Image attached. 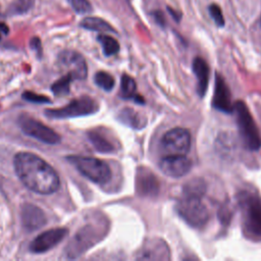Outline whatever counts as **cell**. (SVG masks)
Returning <instances> with one entry per match:
<instances>
[{"label": "cell", "instance_id": "obj_24", "mask_svg": "<svg viewBox=\"0 0 261 261\" xmlns=\"http://www.w3.org/2000/svg\"><path fill=\"white\" fill-rule=\"evenodd\" d=\"M205 191H206L205 181L201 178H193L192 180H190L185 185L182 192L184 194H187V195L203 197Z\"/></svg>", "mask_w": 261, "mask_h": 261}, {"label": "cell", "instance_id": "obj_14", "mask_svg": "<svg viewBox=\"0 0 261 261\" xmlns=\"http://www.w3.org/2000/svg\"><path fill=\"white\" fill-rule=\"evenodd\" d=\"M137 192L142 197H156L159 193V180L156 175L149 169L141 167L136 176Z\"/></svg>", "mask_w": 261, "mask_h": 261}, {"label": "cell", "instance_id": "obj_34", "mask_svg": "<svg viewBox=\"0 0 261 261\" xmlns=\"http://www.w3.org/2000/svg\"><path fill=\"white\" fill-rule=\"evenodd\" d=\"M9 33V28L6 23L0 22V40L2 39L3 36H6Z\"/></svg>", "mask_w": 261, "mask_h": 261}, {"label": "cell", "instance_id": "obj_3", "mask_svg": "<svg viewBox=\"0 0 261 261\" xmlns=\"http://www.w3.org/2000/svg\"><path fill=\"white\" fill-rule=\"evenodd\" d=\"M233 110L244 146L250 151L259 150L261 148V136L247 105L243 101H237Z\"/></svg>", "mask_w": 261, "mask_h": 261}, {"label": "cell", "instance_id": "obj_15", "mask_svg": "<svg viewBox=\"0 0 261 261\" xmlns=\"http://www.w3.org/2000/svg\"><path fill=\"white\" fill-rule=\"evenodd\" d=\"M20 217L22 226L29 231L41 228L47 222L44 211L33 204H24L21 207Z\"/></svg>", "mask_w": 261, "mask_h": 261}, {"label": "cell", "instance_id": "obj_2", "mask_svg": "<svg viewBox=\"0 0 261 261\" xmlns=\"http://www.w3.org/2000/svg\"><path fill=\"white\" fill-rule=\"evenodd\" d=\"M238 203L245 236L261 241V197L254 192L243 191L238 195Z\"/></svg>", "mask_w": 261, "mask_h": 261}, {"label": "cell", "instance_id": "obj_35", "mask_svg": "<svg viewBox=\"0 0 261 261\" xmlns=\"http://www.w3.org/2000/svg\"><path fill=\"white\" fill-rule=\"evenodd\" d=\"M0 14H1V13H0Z\"/></svg>", "mask_w": 261, "mask_h": 261}, {"label": "cell", "instance_id": "obj_32", "mask_svg": "<svg viewBox=\"0 0 261 261\" xmlns=\"http://www.w3.org/2000/svg\"><path fill=\"white\" fill-rule=\"evenodd\" d=\"M229 212L230 211L228 208H222L221 210H219V218L222 222L229 221Z\"/></svg>", "mask_w": 261, "mask_h": 261}, {"label": "cell", "instance_id": "obj_1", "mask_svg": "<svg viewBox=\"0 0 261 261\" xmlns=\"http://www.w3.org/2000/svg\"><path fill=\"white\" fill-rule=\"evenodd\" d=\"M14 170L20 181L31 191L49 195L60 187V178L56 170L38 155L20 152L13 159Z\"/></svg>", "mask_w": 261, "mask_h": 261}, {"label": "cell", "instance_id": "obj_7", "mask_svg": "<svg viewBox=\"0 0 261 261\" xmlns=\"http://www.w3.org/2000/svg\"><path fill=\"white\" fill-rule=\"evenodd\" d=\"M18 125L27 136L45 144L55 145L61 140L60 136L55 130L29 115H20L18 117Z\"/></svg>", "mask_w": 261, "mask_h": 261}, {"label": "cell", "instance_id": "obj_4", "mask_svg": "<svg viewBox=\"0 0 261 261\" xmlns=\"http://www.w3.org/2000/svg\"><path fill=\"white\" fill-rule=\"evenodd\" d=\"M176 211L190 226L195 228L203 227L210 217L208 208L199 196L182 194L176 204Z\"/></svg>", "mask_w": 261, "mask_h": 261}, {"label": "cell", "instance_id": "obj_5", "mask_svg": "<svg viewBox=\"0 0 261 261\" xmlns=\"http://www.w3.org/2000/svg\"><path fill=\"white\" fill-rule=\"evenodd\" d=\"M67 160L91 181L104 185L111 178V169L108 164L95 157L71 155Z\"/></svg>", "mask_w": 261, "mask_h": 261}, {"label": "cell", "instance_id": "obj_10", "mask_svg": "<svg viewBox=\"0 0 261 261\" xmlns=\"http://www.w3.org/2000/svg\"><path fill=\"white\" fill-rule=\"evenodd\" d=\"M101 238V233L97 231V229L88 225L82 228L73 238V240L68 244L66 254L69 258H75L79 255L83 254L84 251L88 250L92 247L96 242H98Z\"/></svg>", "mask_w": 261, "mask_h": 261}, {"label": "cell", "instance_id": "obj_31", "mask_svg": "<svg viewBox=\"0 0 261 261\" xmlns=\"http://www.w3.org/2000/svg\"><path fill=\"white\" fill-rule=\"evenodd\" d=\"M31 47L35 50V51H37L39 54H41V52H42V46H41V41H40V39L39 38H33L32 40H31Z\"/></svg>", "mask_w": 261, "mask_h": 261}, {"label": "cell", "instance_id": "obj_29", "mask_svg": "<svg viewBox=\"0 0 261 261\" xmlns=\"http://www.w3.org/2000/svg\"><path fill=\"white\" fill-rule=\"evenodd\" d=\"M22 98L27 101L34 103H50V100L46 96H42L33 92H24L22 94Z\"/></svg>", "mask_w": 261, "mask_h": 261}, {"label": "cell", "instance_id": "obj_18", "mask_svg": "<svg viewBox=\"0 0 261 261\" xmlns=\"http://www.w3.org/2000/svg\"><path fill=\"white\" fill-rule=\"evenodd\" d=\"M136 90H137V85L135 80L127 74H123L121 76V83H120L121 97L124 99H134L141 104L145 103L143 97L136 94Z\"/></svg>", "mask_w": 261, "mask_h": 261}, {"label": "cell", "instance_id": "obj_8", "mask_svg": "<svg viewBox=\"0 0 261 261\" xmlns=\"http://www.w3.org/2000/svg\"><path fill=\"white\" fill-rule=\"evenodd\" d=\"M161 147L168 155H185L191 147V134L184 127H174L166 132L161 139Z\"/></svg>", "mask_w": 261, "mask_h": 261}, {"label": "cell", "instance_id": "obj_13", "mask_svg": "<svg viewBox=\"0 0 261 261\" xmlns=\"http://www.w3.org/2000/svg\"><path fill=\"white\" fill-rule=\"evenodd\" d=\"M212 106L218 111H221L227 114H230L233 111L229 88L227 87L224 79L219 73H216L215 75V86H214V94L212 99Z\"/></svg>", "mask_w": 261, "mask_h": 261}, {"label": "cell", "instance_id": "obj_20", "mask_svg": "<svg viewBox=\"0 0 261 261\" xmlns=\"http://www.w3.org/2000/svg\"><path fill=\"white\" fill-rule=\"evenodd\" d=\"M80 25L83 29L89 30V31H94V32H112L115 33L114 29L103 18L96 17V16H88L85 17Z\"/></svg>", "mask_w": 261, "mask_h": 261}, {"label": "cell", "instance_id": "obj_11", "mask_svg": "<svg viewBox=\"0 0 261 261\" xmlns=\"http://www.w3.org/2000/svg\"><path fill=\"white\" fill-rule=\"evenodd\" d=\"M68 233V230L63 227H56L46 230L35 238L30 244V251L32 253H45L55 246H57Z\"/></svg>", "mask_w": 261, "mask_h": 261}, {"label": "cell", "instance_id": "obj_21", "mask_svg": "<svg viewBox=\"0 0 261 261\" xmlns=\"http://www.w3.org/2000/svg\"><path fill=\"white\" fill-rule=\"evenodd\" d=\"M98 42L101 44L103 53L106 56H112L115 55L119 51V44L118 42L112 38L111 36L107 35H99L97 37Z\"/></svg>", "mask_w": 261, "mask_h": 261}, {"label": "cell", "instance_id": "obj_16", "mask_svg": "<svg viewBox=\"0 0 261 261\" xmlns=\"http://www.w3.org/2000/svg\"><path fill=\"white\" fill-rule=\"evenodd\" d=\"M138 258L146 260H168L170 258L169 249L163 241L152 240L144 245Z\"/></svg>", "mask_w": 261, "mask_h": 261}, {"label": "cell", "instance_id": "obj_23", "mask_svg": "<svg viewBox=\"0 0 261 261\" xmlns=\"http://www.w3.org/2000/svg\"><path fill=\"white\" fill-rule=\"evenodd\" d=\"M33 5L34 0H13L7 8V14L15 15L27 13L31 10Z\"/></svg>", "mask_w": 261, "mask_h": 261}, {"label": "cell", "instance_id": "obj_9", "mask_svg": "<svg viewBox=\"0 0 261 261\" xmlns=\"http://www.w3.org/2000/svg\"><path fill=\"white\" fill-rule=\"evenodd\" d=\"M59 67L70 74L74 80H85L88 74V67L85 58L75 51L64 50L58 56Z\"/></svg>", "mask_w": 261, "mask_h": 261}, {"label": "cell", "instance_id": "obj_27", "mask_svg": "<svg viewBox=\"0 0 261 261\" xmlns=\"http://www.w3.org/2000/svg\"><path fill=\"white\" fill-rule=\"evenodd\" d=\"M71 8L80 14L89 13L93 10L91 3L88 0H67Z\"/></svg>", "mask_w": 261, "mask_h": 261}, {"label": "cell", "instance_id": "obj_17", "mask_svg": "<svg viewBox=\"0 0 261 261\" xmlns=\"http://www.w3.org/2000/svg\"><path fill=\"white\" fill-rule=\"evenodd\" d=\"M193 71L197 77V93L202 98L205 96L209 83V66L207 62L201 58L196 57L193 60Z\"/></svg>", "mask_w": 261, "mask_h": 261}, {"label": "cell", "instance_id": "obj_25", "mask_svg": "<svg viewBox=\"0 0 261 261\" xmlns=\"http://www.w3.org/2000/svg\"><path fill=\"white\" fill-rule=\"evenodd\" d=\"M74 79L70 74H65L58 81H56L52 86L51 90L56 96H63L69 93L70 84Z\"/></svg>", "mask_w": 261, "mask_h": 261}, {"label": "cell", "instance_id": "obj_22", "mask_svg": "<svg viewBox=\"0 0 261 261\" xmlns=\"http://www.w3.org/2000/svg\"><path fill=\"white\" fill-rule=\"evenodd\" d=\"M119 119L123 123L128 124L129 126L135 128H141L143 126L142 119L139 116V114L129 108H125L119 113Z\"/></svg>", "mask_w": 261, "mask_h": 261}, {"label": "cell", "instance_id": "obj_26", "mask_svg": "<svg viewBox=\"0 0 261 261\" xmlns=\"http://www.w3.org/2000/svg\"><path fill=\"white\" fill-rule=\"evenodd\" d=\"M95 84L104 91H111L115 85L114 77L106 71H98L94 77Z\"/></svg>", "mask_w": 261, "mask_h": 261}, {"label": "cell", "instance_id": "obj_33", "mask_svg": "<svg viewBox=\"0 0 261 261\" xmlns=\"http://www.w3.org/2000/svg\"><path fill=\"white\" fill-rule=\"evenodd\" d=\"M167 10H168L169 14L173 17V19H174L175 21L178 22V21L180 20V18H181V13H180L179 11H176V10H174L173 8L169 7V6H167Z\"/></svg>", "mask_w": 261, "mask_h": 261}, {"label": "cell", "instance_id": "obj_19", "mask_svg": "<svg viewBox=\"0 0 261 261\" xmlns=\"http://www.w3.org/2000/svg\"><path fill=\"white\" fill-rule=\"evenodd\" d=\"M89 141L94 148L101 153H110L115 150L114 145L99 130H91L88 133Z\"/></svg>", "mask_w": 261, "mask_h": 261}, {"label": "cell", "instance_id": "obj_28", "mask_svg": "<svg viewBox=\"0 0 261 261\" xmlns=\"http://www.w3.org/2000/svg\"><path fill=\"white\" fill-rule=\"evenodd\" d=\"M208 10H209V14L212 17V19L214 20L215 24L219 28H222L224 25V17H223L221 8L217 4L212 3L209 5Z\"/></svg>", "mask_w": 261, "mask_h": 261}, {"label": "cell", "instance_id": "obj_12", "mask_svg": "<svg viewBox=\"0 0 261 261\" xmlns=\"http://www.w3.org/2000/svg\"><path fill=\"white\" fill-rule=\"evenodd\" d=\"M161 171L173 178H179L189 173L192 168V161L185 155H167L160 160Z\"/></svg>", "mask_w": 261, "mask_h": 261}, {"label": "cell", "instance_id": "obj_30", "mask_svg": "<svg viewBox=\"0 0 261 261\" xmlns=\"http://www.w3.org/2000/svg\"><path fill=\"white\" fill-rule=\"evenodd\" d=\"M151 15L153 16L155 22L160 25L161 28H164L166 25V19L165 16L163 14V12L161 10H154L151 12Z\"/></svg>", "mask_w": 261, "mask_h": 261}, {"label": "cell", "instance_id": "obj_6", "mask_svg": "<svg viewBox=\"0 0 261 261\" xmlns=\"http://www.w3.org/2000/svg\"><path fill=\"white\" fill-rule=\"evenodd\" d=\"M99 109L98 103L90 97H82L72 100L62 108L46 109L44 112L47 117L53 119L71 118L76 116L90 115L97 112Z\"/></svg>", "mask_w": 261, "mask_h": 261}]
</instances>
